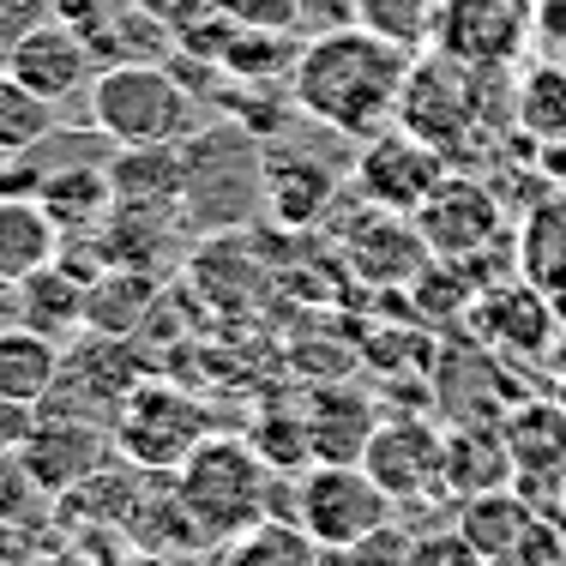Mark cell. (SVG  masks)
Segmentation results:
<instances>
[{
  "label": "cell",
  "mask_w": 566,
  "mask_h": 566,
  "mask_svg": "<svg viewBox=\"0 0 566 566\" xmlns=\"http://www.w3.org/2000/svg\"><path fill=\"white\" fill-rule=\"evenodd\" d=\"M61 356H66V344L43 338V332L0 326V398H19V403H36V410H43V403L55 398Z\"/></svg>",
  "instance_id": "cell-24"
},
{
  "label": "cell",
  "mask_w": 566,
  "mask_h": 566,
  "mask_svg": "<svg viewBox=\"0 0 566 566\" xmlns=\"http://www.w3.org/2000/svg\"><path fill=\"white\" fill-rule=\"evenodd\" d=\"M416 55L386 36L361 31V24H332V31L307 36L290 73V103L307 120L344 133V139H374V133L398 127V103L410 85Z\"/></svg>",
  "instance_id": "cell-1"
},
{
  "label": "cell",
  "mask_w": 566,
  "mask_h": 566,
  "mask_svg": "<svg viewBox=\"0 0 566 566\" xmlns=\"http://www.w3.org/2000/svg\"><path fill=\"white\" fill-rule=\"evenodd\" d=\"M434 19H440V0H349V24L410 49V55L434 49Z\"/></svg>",
  "instance_id": "cell-27"
},
{
  "label": "cell",
  "mask_w": 566,
  "mask_h": 566,
  "mask_svg": "<svg viewBox=\"0 0 566 566\" xmlns=\"http://www.w3.org/2000/svg\"><path fill=\"white\" fill-rule=\"evenodd\" d=\"M332 193H338V175H332L319 157L295 151V145H272L265 151V206H272L277 223H314L326 218Z\"/></svg>",
  "instance_id": "cell-19"
},
{
  "label": "cell",
  "mask_w": 566,
  "mask_h": 566,
  "mask_svg": "<svg viewBox=\"0 0 566 566\" xmlns=\"http://www.w3.org/2000/svg\"><path fill=\"white\" fill-rule=\"evenodd\" d=\"M61 260V223L36 193H0V277L24 283Z\"/></svg>",
  "instance_id": "cell-18"
},
{
  "label": "cell",
  "mask_w": 566,
  "mask_h": 566,
  "mask_svg": "<svg viewBox=\"0 0 566 566\" xmlns=\"http://www.w3.org/2000/svg\"><path fill=\"white\" fill-rule=\"evenodd\" d=\"M109 434H115V452L127 458V464L181 470L199 440H211L218 428H211V410L193 392H181V386L145 374V380L127 392V403H120V416L109 422Z\"/></svg>",
  "instance_id": "cell-4"
},
{
  "label": "cell",
  "mask_w": 566,
  "mask_h": 566,
  "mask_svg": "<svg viewBox=\"0 0 566 566\" xmlns=\"http://www.w3.org/2000/svg\"><path fill=\"white\" fill-rule=\"evenodd\" d=\"M0 326H19V283L0 277Z\"/></svg>",
  "instance_id": "cell-35"
},
{
  "label": "cell",
  "mask_w": 566,
  "mask_h": 566,
  "mask_svg": "<svg viewBox=\"0 0 566 566\" xmlns=\"http://www.w3.org/2000/svg\"><path fill=\"white\" fill-rule=\"evenodd\" d=\"M133 7L151 12V19L164 24L169 36H181V31H193V24L211 12V0H133Z\"/></svg>",
  "instance_id": "cell-33"
},
{
  "label": "cell",
  "mask_w": 566,
  "mask_h": 566,
  "mask_svg": "<svg viewBox=\"0 0 566 566\" xmlns=\"http://www.w3.org/2000/svg\"><path fill=\"white\" fill-rule=\"evenodd\" d=\"M7 73L61 109V103H73L78 91L97 85L103 55H97V49H91L66 19H55V12H49V19L36 24V31H24L19 43L7 49Z\"/></svg>",
  "instance_id": "cell-13"
},
{
  "label": "cell",
  "mask_w": 566,
  "mask_h": 566,
  "mask_svg": "<svg viewBox=\"0 0 566 566\" xmlns=\"http://www.w3.org/2000/svg\"><path fill=\"white\" fill-rule=\"evenodd\" d=\"M85 290L91 283H78L66 260L31 272L19 283V326L43 332V338H55V344H73L78 332H85Z\"/></svg>",
  "instance_id": "cell-21"
},
{
  "label": "cell",
  "mask_w": 566,
  "mask_h": 566,
  "mask_svg": "<svg viewBox=\"0 0 566 566\" xmlns=\"http://www.w3.org/2000/svg\"><path fill=\"white\" fill-rule=\"evenodd\" d=\"M49 133H55V103L36 97L31 85H19V78L0 66V157L36 151Z\"/></svg>",
  "instance_id": "cell-28"
},
{
  "label": "cell",
  "mask_w": 566,
  "mask_h": 566,
  "mask_svg": "<svg viewBox=\"0 0 566 566\" xmlns=\"http://www.w3.org/2000/svg\"><path fill=\"white\" fill-rule=\"evenodd\" d=\"M109 458H120V452H115V434L103 422L43 410L31 447L19 452V464H24V476L36 482V494H66V489H78L85 476H97Z\"/></svg>",
  "instance_id": "cell-14"
},
{
  "label": "cell",
  "mask_w": 566,
  "mask_h": 566,
  "mask_svg": "<svg viewBox=\"0 0 566 566\" xmlns=\"http://www.w3.org/2000/svg\"><path fill=\"white\" fill-rule=\"evenodd\" d=\"M145 380V361L133 356L127 338H103V332H78L61 356V380H55V398L43 410H61V416H85V422H103L109 428L120 416L127 392Z\"/></svg>",
  "instance_id": "cell-9"
},
{
  "label": "cell",
  "mask_w": 566,
  "mask_h": 566,
  "mask_svg": "<svg viewBox=\"0 0 566 566\" xmlns=\"http://www.w3.org/2000/svg\"><path fill=\"white\" fill-rule=\"evenodd\" d=\"M470 338L489 344L506 361H543L566 344V314L555 295H543L531 277H501L470 302Z\"/></svg>",
  "instance_id": "cell-7"
},
{
  "label": "cell",
  "mask_w": 566,
  "mask_h": 566,
  "mask_svg": "<svg viewBox=\"0 0 566 566\" xmlns=\"http://www.w3.org/2000/svg\"><path fill=\"white\" fill-rule=\"evenodd\" d=\"M410 223L422 229L434 260H458V265H476L482 253L506 235L501 193H494L489 181H470V175H447V181L422 199V211H416Z\"/></svg>",
  "instance_id": "cell-10"
},
{
  "label": "cell",
  "mask_w": 566,
  "mask_h": 566,
  "mask_svg": "<svg viewBox=\"0 0 566 566\" xmlns=\"http://www.w3.org/2000/svg\"><path fill=\"white\" fill-rule=\"evenodd\" d=\"M36 422H43V410H36V403L0 398V452H7V458H19L24 447H31Z\"/></svg>",
  "instance_id": "cell-31"
},
{
  "label": "cell",
  "mask_w": 566,
  "mask_h": 566,
  "mask_svg": "<svg viewBox=\"0 0 566 566\" xmlns=\"http://www.w3.org/2000/svg\"><path fill=\"white\" fill-rule=\"evenodd\" d=\"M518 489V464L501 434V422H464L447 428V501H482V494Z\"/></svg>",
  "instance_id": "cell-17"
},
{
  "label": "cell",
  "mask_w": 566,
  "mask_h": 566,
  "mask_svg": "<svg viewBox=\"0 0 566 566\" xmlns=\"http://www.w3.org/2000/svg\"><path fill=\"white\" fill-rule=\"evenodd\" d=\"M531 7H543V0H531Z\"/></svg>",
  "instance_id": "cell-38"
},
{
  "label": "cell",
  "mask_w": 566,
  "mask_h": 566,
  "mask_svg": "<svg viewBox=\"0 0 566 566\" xmlns=\"http://www.w3.org/2000/svg\"><path fill=\"white\" fill-rule=\"evenodd\" d=\"M175 489H181L187 512H193V524L206 531L211 548L235 543L241 531H253V524L277 518V470L260 458V447L241 434H211L199 440L193 458H187L181 470H175Z\"/></svg>",
  "instance_id": "cell-3"
},
{
  "label": "cell",
  "mask_w": 566,
  "mask_h": 566,
  "mask_svg": "<svg viewBox=\"0 0 566 566\" xmlns=\"http://www.w3.org/2000/svg\"><path fill=\"white\" fill-rule=\"evenodd\" d=\"M211 566H326V548L295 518H265L253 531H241L235 543H223Z\"/></svg>",
  "instance_id": "cell-25"
},
{
  "label": "cell",
  "mask_w": 566,
  "mask_h": 566,
  "mask_svg": "<svg viewBox=\"0 0 566 566\" xmlns=\"http://www.w3.org/2000/svg\"><path fill=\"white\" fill-rule=\"evenodd\" d=\"M548 392H555V398L566 403V344L555 349V386H548Z\"/></svg>",
  "instance_id": "cell-36"
},
{
  "label": "cell",
  "mask_w": 566,
  "mask_h": 566,
  "mask_svg": "<svg viewBox=\"0 0 566 566\" xmlns=\"http://www.w3.org/2000/svg\"><path fill=\"white\" fill-rule=\"evenodd\" d=\"M501 434L512 447V464H518V494L536 501V489H555L566 476V403L555 392L518 398L501 416Z\"/></svg>",
  "instance_id": "cell-15"
},
{
  "label": "cell",
  "mask_w": 566,
  "mask_h": 566,
  "mask_svg": "<svg viewBox=\"0 0 566 566\" xmlns=\"http://www.w3.org/2000/svg\"><path fill=\"white\" fill-rule=\"evenodd\" d=\"M0 66H7V61H0Z\"/></svg>",
  "instance_id": "cell-39"
},
{
  "label": "cell",
  "mask_w": 566,
  "mask_h": 566,
  "mask_svg": "<svg viewBox=\"0 0 566 566\" xmlns=\"http://www.w3.org/2000/svg\"><path fill=\"white\" fill-rule=\"evenodd\" d=\"M531 0H440L434 49L476 73H506L518 49L531 43Z\"/></svg>",
  "instance_id": "cell-11"
},
{
  "label": "cell",
  "mask_w": 566,
  "mask_h": 566,
  "mask_svg": "<svg viewBox=\"0 0 566 566\" xmlns=\"http://www.w3.org/2000/svg\"><path fill=\"white\" fill-rule=\"evenodd\" d=\"M368 476L386 494L403 501H440L447 494V434L422 416H392V422L374 428L368 452H361Z\"/></svg>",
  "instance_id": "cell-12"
},
{
  "label": "cell",
  "mask_w": 566,
  "mask_h": 566,
  "mask_svg": "<svg viewBox=\"0 0 566 566\" xmlns=\"http://www.w3.org/2000/svg\"><path fill=\"white\" fill-rule=\"evenodd\" d=\"M115 211L120 218H157L169 206H187V145H139L109 164Z\"/></svg>",
  "instance_id": "cell-16"
},
{
  "label": "cell",
  "mask_w": 566,
  "mask_h": 566,
  "mask_svg": "<svg viewBox=\"0 0 566 566\" xmlns=\"http://www.w3.org/2000/svg\"><path fill=\"white\" fill-rule=\"evenodd\" d=\"M85 97H91L97 139L120 145V151H139V145H187L193 133H206L193 85L175 66H157V61L103 66Z\"/></svg>",
  "instance_id": "cell-2"
},
{
  "label": "cell",
  "mask_w": 566,
  "mask_h": 566,
  "mask_svg": "<svg viewBox=\"0 0 566 566\" xmlns=\"http://www.w3.org/2000/svg\"><path fill=\"white\" fill-rule=\"evenodd\" d=\"M127 566H206L199 555H145V548H133Z\"/></svg>",
  "instance_id": "cell-34"
},
{
  "label": "cell",
  "mask_w": 566,
  "mask_h": 566,
  "mask_svg": "<svg viewBox=\"0 0 566 566\" xmlns=\"http://www.w3.org/2000/svg\"><path fill=\"white\" fill-rule=\"evenodd\" d=\"M302 416H307V440H314V464H361L374 428H380L374 403L344 392V386L314 392V403H307Z\"/></svg>",
  "instance_id": "cell-20"
},
{
  "label": "cell",
  "mask_w": 566,
  "mask_h": 566,
  "mask_svg": "<svg viewBox=\"0 0 566 566\" xmlns=\"http://www.w3.org/2000/svg\"><path fill=\"white\" fill-rule=\"evenodd\" d=\"M49 12H55V0H0V61H7V49L19 43L24 31H36Z\"/></svg>",
  "instance_id": "cell-32"
},
{
  "label": "cell",
  "mask_w": 566,
  "mask_h": 566,
  "mask_svg": "<svg viewBox=\"0 0 566 566\" xmlns=\"http://www.w3.org/2000/svg\"><path fill=\"white\" fill-rule=\"evenodd\" d=\"M447 175H452V157L410 127H386V133H374V139H361V157H356L361 199H368L374 211H398V218H416L422 199L434 193Z\"/></svg>",
  "instance_id": "cell-8"
},
{
  "label": "cell",
  "mask_w": 566,
  "mask_h": 566,
  "mask_svg": "<svg viewBox=\"0 0 566 566\" xmlns=\"http://www.w3.org/2000/svg\"><path fill=\"white\" fill-rule=\"evenodd\" d=\"M157 302V277L139 272V265H103L85 290V332H103V338H133L145 326Z\"/></svg>",
  "instance_id": "cell-23"
},
{
  "label": "cell",
  "mask_w": 566,
  "mask_h": 566,
  "mask_svg": "<svg viewBox=\"0 0 566 566\" xmlns=\"http://www.w3.org/2000/svg\"><path fill=\"white\" fill-rule=\"evenodd\" d=\"M555 494H560V501H555V506H543V512H548V518H555V524H560V531H566V476L555 482Z\"/></svg>",
  "instance_id": "cell-37"
},
{
  "label": "cell",
  "mask_w": 566,
  "mask_h": 566,
  "mask_svg": "<svg viewBox=\"0 0 566 566\" xmlns=\"http://www.w3.org/2000/svg\"><path fill=\"white\" fill-rule=\"evenodd\" d=\"M338 560L344 566H416V536L398 531V524H386V531H374L368 543H356Z\"/></svg>",
  "instance_id": "cell-30"
},
{
  "label": "cell",
  "mask_w": 566,
  "mask_h": 566,
  "mask_svg": "<svg viewBox=\"0 0 566 566\" xmlns=\"http://www.w3.org/2000/svg\"><path fill=\"white\" fill-rule=\"evenodd\" d=\"M512 115L536 145H566V66H531L512 85Z\"/></svg>",
  "instance_id": "cell-26"
},
{
  "label": "cell",
  "mask_w": 566,
  "mask_h": 566,
  "mask_svg": "<svg viewBox=\"0 0 566 566\" xmlns=\"http://www.w3.org/2000/svg\"><path fill=\"white\" fill-rule=\"evenodd\" d=\"M211 12L241 24V31H295L307 0H211Z\"/></svg>",
  "instance_id": "cell-29"
},
{
  "label": "cell",
  "mask_w": 566,
  "mask_h": 566,
  "mask_svg": "<svg viewBox=\"0 0 566 566\" xmlns=\"http://www.w3.org/2000/svg\"><path fill=\"white\" fill-rule=\"evenodd\" d=\"M518 277L555 295L566 314V193H543L518 223Z\"/></svg>",
  "instance_id": "cell-22"
},
{
  "label": "cell",
  "mask_w": 566,
  "mask_h": 566,
  "mask_svg": "<svg viewBox=\"0 0 566 566\" xmlns=\"http://www.w3.org/2000/svg\"><path fill=\"white\" fill-rule=\"evenodd\" d=\"M398 501L368 476V464H307L295 482V524L314 536L326 555H349L374 531L392 524Z\"/></svg>",
  "instance_id": "cell-5"
},
{
  "label": "cell",
  "mask_w": 566,
  "mask_h": 566,
  "mask_svg": "<svg viewBox=\"0 0 566 566\" xmlns=\"http://www.w3.org/2000/svg\"><path fill=\"white\" fill-rule=\"evenodd\" d=\"M482 78L494 73H476V66L440 55V49L416 55L410 85H403V103H398V127L422 133L428 145L458 157V145L482 127Z\"/></svg>",
  "instance_id": "cell-6"
}]
</instances>
